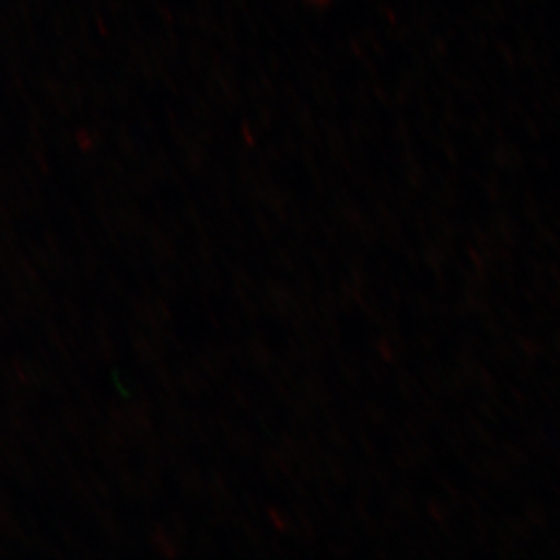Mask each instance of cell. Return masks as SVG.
<instances>
[{
	"label": "cell",
	"mask_w": 560,
	"mask_h": 560,
	"mask_svg": "<svg viewBox=\"0 0 560 560\" xmlns=\"http://www.w3.org/2000/svg\"><path fill=\"white\" fill-rule=\"evenodd\" d=\"M154 545H156L158 548H161L165 556H175V550H173L172 545L165 540L164 530H160V533L154 534Z\"/></svg>",
	"instance_id": "1"
},
{
	"label": "cell",
	"mask_w": 560,
	"mask_h": 560,
	"mask_svg": "<svg viewBox=\"0 0 560 560\" xmlns=\"http://www.w3.org/2000/svg\"><path fill=\"white\" fill-rule=\"evenodd\" d=\"M268 515H270V521H271L272 525H275L276 529H279V530L287 529V522L283 521L282 517H280L278 510L268 511Z\"/></svg>",
	"instance_id": "2"
}]
</instances>
